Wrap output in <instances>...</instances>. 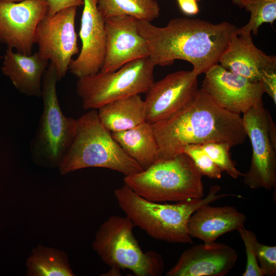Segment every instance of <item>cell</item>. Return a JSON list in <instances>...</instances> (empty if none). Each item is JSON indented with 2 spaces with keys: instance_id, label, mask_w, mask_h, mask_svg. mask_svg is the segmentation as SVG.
<instances>
[{
  "instance_id": "cell-1",
  "label": "cell",
  "mask_w": 276,
  "mask_h": 276,
  "mask_svg": "<svg viewBox=\"0 0 276 276\" xmlns=\"http://www.w3.org/2000/svg\"><path fill=\"white\" fill-rule=\"evenodd\" d=\"M137 28L147 42L149 58L155 66L186 60L193 65L192 71L198 76L218 63L238 29L227 21L214 24L188 17L173 18L164 27L138 20Z\"/></svg>"
},
{
  "instance_id": "cell-2",
  "label": "cell",
  "mask_w": 276,
  "mask_h": 276,
  "mask_svg": "<svg viewBox=\"0 0 276 276\" xmlns=\"http://www.w3.org/2000/svg\"><path fill=\"white\" fill-rule=\"evenodd\" d=\"M152 125L159 159L182 153L188 145L227 143L233 147L247 137L241 116L220 107L202 87L183 108Z\"/></svg>"
},
{
  "instance_id": "cell-3",
  "label": "cell",
  "mask_w": 276,
  "mask_h": 276,
  "mask_svg": "<svg viewBox=\"0 0 276 276\" xmlns=\"http://www.w3.org/2000/svg\"><path fill=\"white\" fill-rule=\"evenodd\" d=\"M220 187H210L206 196L162 204L145 199L124 185L114 191L118 204L126 216L151 237L173 243L192 244L188 229L191 215L201 206L227 196Z\"/></svg>"
},
{
  "instance_id": "cell-4",
  "label": "cell",
  "mask_w": 276,
  "mask_h": 276,
  "mask_svg": "<svg viewBox=\"0 0 276 276\" xmlns=\"http://www.w3.org/2000/svg\"><path fill=\"white\" fill-rule=\"evenodd\" d=\"M76 133L58 169L62 175L90 167L104 168L125 176L143 170L103 125L96 109L77 119Z\"/></svg>"
},
{
  "instance_id": "cell-5",
  "label": "cell",
  "mask_w": 276,
  "mask_h": 276,
  "mask_svg": "<svg viewBox=\"0 0 276 276\" xmlns=\"http://www.w3.org/2000/svg\"><path fill=\"white\" fill-rule=\"evenodd\" d=\"M202 175L184 152L159 159L140 172L125 176L124 185L156 202L179 201L204 197Z\"/></svg>"
},
{
  "instance_id": "cell-6",
  "label": "cell",
  "mask_w": 276,
  "mask_h": 276,
  "mask_svg": "<svg viewBox=\"0 0 276 276\" xmlns=\"http://www.w3.org/2000/svg\"><path fill=\"white\" fill-rule=\"evenodd\" d=\"M134 227L127 216L109 217L96 234L93 250L111 268L128 269L137 276L160 275L164 270L162 256L142 250L133 234Z\"/></svg>"
},
{
  "instance_id": "cell-7",
  "label": "cell",
  "mask_w": 276,
  "mask_h": 276,
  "mask_svg": "<svg viewBox=\"0 0 276 276\" xmlns=\"http://www.w3.org/2000/svg\"><path fill=\"white\" fill-rule=\"evenodd\" d=\"M58 81L54 65L49 63L42 78L41 94L43 108L31 152L35 162L58 167L75 138L77 120L64 115L58 101Z\"/></svg>"
},
{
  "instance_id": "cell-8",
  "label": "cell",
  "mask_w": 276,
  "mask_h": 276,
  "mask_svg": "<svg viewBox=\"0 0 276 276\" xmlns=\"http://www.w3.org/2000/svg\"><path fill=\"white\" fill-rule=\"evenodd\" d=\"M154 67L149 57L138 59L114 72L78 78L76 92L85 109H97L111 101L145 93L154 81Z\"/></svg>"
},
{
  "instance_id": "cell-9",
  "label": "cell",
  "mask_w": 276,
  "mask_h": 276,
  "mask_svg": "<svg viewBox=\"0 0 276 276\" xmlns=\"http://www.w3.org/2000/svg\"><path fill=\"white\" fill-rule=\"evenodd\" d=\"M242 122L252 147L244 184L251 189L271 190L276 185V126L270 113L260 103L243 114Z\"/></svg>"
},
{
  "instance_id": "cell-10",
  "label": "cell",
  "mask_w": 276,
  "mask_h": 276,
  "mask_svg": "<svg viewBox=\"0 0 276 276\" xmlns=\"http://www.w3.org/2000/svg\"><path fill=\"white\" fill-rule=\"evenodd\" d=\"M77 8L70 7L53 15L47 14L35 31L34 43L38 45L37 52L54 65L58 81L65 77L73 57L79 53L75 28Z\"/></svg>"
},
{
  "instance_id": "cell-11",
  "label": "cell",
  "mask_w": 276,
  "mask_h": 276,
  "mask_svg": "<svg viewBox=\"0 0 276 276\" xmlns=\"http://www.w3.org/2000/svg\"><path fill=\"white\" fill-rule=\"evenodd\" d=\"M201 87L222 108L243 114L263 103L265 93L261 82H254L216 64L205 73Z\"/></svg>"
},
{
  "instance_id": "cell-12",
  "label": "cell",
  "mask_w": 276,
  "mask_h": 276,
  "mask_svg": "<svg viewBox=\"0 0 276 276\" xmlns=\"http://www.w3.org/2000/svg\"><path fill=\"white\" fill-rule=\"evenodd\" d=\"M47 12L46 0L0 1V42L7 48L31 54L36 28Z\"/></svg>"
},
{
  "instance_id": "cell-13",
  "label": "cell",
  "mask_w": 276,
  "mask_h": 276,
  "mask_svg": "<svg viewBox=\"0 0 276 276\" xmlns=\"http://www.w3.org/2000/svg\"><path fill=\"white\" fill-rule=\"evenodd\" d=\"M198 76L192 71L182 70L154 81L145 93L146 122L154 124L185 106L198 89Z\"/></svg>"
},
{
  "instance_id": "cell-14",
  "label": "cell",
  "mask_w": 276,
  "mask_h": 276,
  "mask_svg": "<svg viewBox=\"0 0 276 276\" xmlns=\"http://www.w3.org/2000/svg\"><path fill=\"white\" fill-rule=\"evenodd\" d=\"M137 20L127 15L105 19L106 49L100 72H114L132 61L149 57L148 45L138 31Z\"/></svg>"
},
{
  "instance_id": "cell-15",
  "label": "cell",
  "mask_w": 276,
  "mask_h": 276,
  "mask_svg": "<svg viewBox=\"0 0 276 276\" xmlns=\"http://www.w3.org/2000/svg\"><path fill=\"white\" fill-rule=\"evenodd\" d=\"M83 2L79 31L82 47L68 69L78 78L100 71L106 49L105 19L98 10L97 0Z\"/></svg>"
},
{
  "instance_id": "cell-16",
  "label": "cell",
  "mask_w": 276,
  "mask_h": 276,
  "mask_svg": "<svg viewBox=\"0 0 276 276\" xmlns=\"http://www.w3.org/2000/svg\"><path fill=\"white\" fill-rule=\"evenodd\" d=\"M218 63L226 70L254 82L262 83L267 75L276 73L275 56L267 55L257 47L250 33L236 32Z\"/></svg>"
},
{
  "instance_id": "cell-17",
  "label": "cell",
  "mask_w": 276,
  "mask_h": 276,
  "mask_svg": "<svg viewBox=\"0 0 276 276\" xmlns=\"http://www.w3.org/2000/svg\"><path fill=\"white\" fill-rule=\"evenodd\" d=\"M236 250L231 246L214 242L194 245L182 253L167 276H224L235 265Z\"/></svg>"
},
{
  "instance_id": "cell-18",
  "label": "cell",
  "mask_w": 276,
  "mask_h": 276,
  "mask_svg": "<svg viewBox=\"0 0 276 276\" xmlns=\"http://www.w3.org/2000/svg\"><path fill=\"white\" fill-rule=\"evenodd\" d=\"M209 204L201 206L190 217L188 229L191 238L199 239L210 245L220 236L244 227L246 217L235 207Z\"/></svg>"
},
{
  "instance_id": "cell-19",
  "label": "cell",
  "mask_w": 276,
  "mask_h": 276,
  "mask_svg": "<svg viewBox=\"0 0 276 276\" xmlns=\"http://www.w3.org/2000/svg\"><path fill=\"white\" fill-rule=\"evenodd\" d=\"M2 71L21 94L41 97L42 80L49 61L37 52L27 55L7 48Z\"/></svg>"
},
{
  "instance_id": "cell-20",
  "label": "cell",
  "mask_w": 276,
  "mask_h": 276,
  "mask_svg": "<svg viewBox=\"0 0 276 276\" xmlns=\"http://www.w3.org/2000/svg\"><path fill=\"white\" fill-rule=\"evenodd\" d=\"M111 133L143 170L159 160L158 147L152 124L144 122L130 129Z\"/></svg>"
},
{
  "instance_id": "cell-21",
  "label": "cell",
  "mask_w": 276,
  "mask_h": 276,
  "mask_svg": "<svg viewBox=\"0 0 276 276\" xmlns=\"http://www.w3.org/2000/svg\"><path fill=\"white\" fill-rule=\"evenodd\" d=\"M98 109L100 121L111 132L130 129L146 122L145 103L139 94L111 101Z\"/></svg>"
},
{
  "instance_id": "cell-22",
  "label": "cell",
  "mask_w": 276,
  "mask_h": 276,
  "mask_svg": "<svg viewBox=\"0 0 276 276\" xmlns=\"http://www.w3.org/2000/svg\"><path fill=\"white\" fill-rule=\"evenodd\" d=\"M29 276H73L67 255L58 249L38 245L26 260Z\"/></svg>"
},
{
  "instance_id": "cell-23",
  "label": "cell",
  "mask_w": 276,
  "mask_h": 276,
  "mask_svg": "<svg viewBox=\"0 0 276 276\" xmlns=\"http://www.w3.org/2000/svg\"><path fill=\"white\" fill-rule=\"evenodd\" d=\"M97 6L105 19L127 15L151 22L159 16L160 11L156 0H97Z\"/></svg>"
},
{
  "instance_id": "cell-24",
  "label": "cell",
  "mask_w": 276,
  "mask_h": 276,
  "mask_svg": "<svg viewBox=\"0 0 276 276\" xmlns=\"http://www.w3.org/2000/svg\"><path fill=\"white\" fill-rule=\"evenodd\" d=\"M233 4L244 8L250 13L248 22L238 28V33H252L256 35L264 23L273 24L276 19V0H231Z\"/></svg>"
},
{
  "instance_id": "cell-25",
  "label": "cell",
  "mask_w": 276,
  "mask_h": 276,
  "mask_svg": "<svg viewBox=\"0 0 276 276\" xmlns=\"http://www.w3.org/2000/svg\"><path fill=\"white\" fill-rule=\"evenodd\" d=\"M204 152L221 169L233 178L243 175L232 161L229 150L232 146L227 143H210L200 145Z\"/></svg>"
},
{
  "instance_id": "cell-26",
  "label": "cell",
  "mask_w": 276,
  "mask_h": 276,
  "mask_svg": "<svg viewBox=\"0 0 276 276\" xmlns=\"http://www.w3.org/2000/svg\"><path fill=\"white\" fill-rule=\"evenodd\" d=\"M183 152L189 155L202 176L212 179H220L223 172L221 169L204 152L200 145H188Z\"/></svg>"
},
{
  "instance_id": "cell-27",
  "label": "cell",
  "mask_w": 276,
  "mask_h": 276,
  "mask_svg": "<svg viewBox=\"0 0 276 276\" xmlns=\"http://www.w3.org/2000/svg\"><path fill=\"white\" fill-rule=\"evenodd\" d=\"M242 240L246 255V264L242 276H264L257 258L255 243L257 238L255 233L244 227L237 231Z\"/></svg>"
},
{
  "instance_id": "cell-28",
  "label": "cell",
  "mask_w": 276,
  "mask_h": 276,
  "mask_svg": "<svg viewBox=\"0 0 276 276\" xmlns=\"http://www.w3.org/2000/svg\"><path fill=\"white\" fill-rule=\"evenodd\" d=\"M257 258L264 275H276V246L262 244L258 240L255 243Z\"/></svg>"
},
{
  "instance_id": "cell-29",
  "label": "cell",
  "mask_w": 276,
  "mask_h": 276,
  "mask_svg": "<svg viewBox=\"0 0 276 276\" xmlns=\"http://www.w3.org/2000/svg\"><path fill=\"white\" fill-rule=\"evenodd\" d=\"M48 5L47 14L53 15L62 10L83 6V0H46Z\"/></svg>"
},
{
  "instance_id": "cell-30",
  "label": "cell",
  "mask_w": 276,
  "mask_h": 276,
  "mask_svg": "<svg viewBox=\"0 0 276 276\" xmlns=\"http://www.w3.org/2000/svg\"><path fill=\"white\" fill-rule=\"evenodd\" d=\"M180 10L188 15H193L199 12L197 2L194 0H176Z\"/></svg>"
},
{
  "instance_id": "cell-31",
  "label": "cell",
  "mask_w": 276,
  "mask_h": 276,
  "mask_svg": "<svg viewBox=\"0 0 276 276\" xmlns=\"http://www.w3.org/2000/svg\"><path fill=\"white\" fill-rule=\"evenodd\" d=\"M3 2H19L26 0H0Z\"/></svg>"
},
{
  "instance_id": "cell-32",
  "label": "cell",
  "mask_w": 276,
  "mask_h": 276,
  "mask_svg": "<svg viewBox=\"0 0 276 276\" xmlns=\"http://www.w3.org/2000/svg\"><path fill=\"white\" fill-rule=\"evenodd\" d=\"M194 1H196V2H198V1H201V0H194Z\"/></svg>"
}]
</instances>
